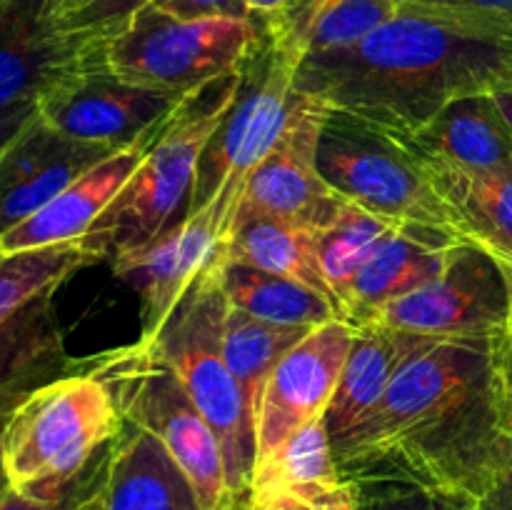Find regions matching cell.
Returning a JSON list of instances; mask_svg holds the SVG:
<instances>
[{
	"label": "cell",
	"mask_w": 512,
	"mask_h": 510,
	"mask_svg": "<svg viewBox=\"0 0 512 510\" xmlns=\"http://www.w3.org/2000/svg\"><path fill=\"white\" fill-rule=\"evenodd\" d=\"M498 340H440L333 445L343 483L408 480L470 510L512 470Z\"/></svg>",
	"instance_id": "1"
},
{
	"label": "cell",
	"mask_w": 512,
	"mask_h": 510,
	"mask_svg": "<svg viewBox=\"0 0 512 510\" xmlns=\"http://www.w3.org/2000/svg\"><path fill=\"white\" fill-rule=\"evenodd\" d=\"M295 88L413 135L453 100L512 90V35L398 10L358 43L305 58Z\"/></svg>",
	"instance_id": "2"
},
{
	"label": "cell",
	"mask_w": 512,
	"mask_h": 510,
	"mask_svg": "<svg viewBox=\"0 0 512 510\" xmlns=\"http://www.w3.org/2000/svg\"><path fill=\"white\" fill-rule=\"evenodd\" d=\"M240 68L185 95L165 120L133 178L80 238L95 263L128 258L188 215L198 160L238 93Z\"/></svg>",
	"instance_id": "3"
},
{
	"label": "cell",
	"mask_w": 512,
	"mask_h": 510,
	"mask_svg": "<svg viewBox=\"0 0 512 510\" xmlns=\"http://www.w3.org/2000/svg\"><path fill=\"white\" fill-rule=\"evenodd\" d=\"M123 430V415L108 385L90 373L65 375L30 395L8 415L5 468L18 493L60 500L98 468Z\"/></svg>",
	"instance_id": "4"
},
{
	"label": "cell",
	"mask_w": 512,
	"mask_h": 510,
	"mask_svg": "<svg viewBox=\"0 0 512 510\" xmlns=\"http://www.w3.org/2000/svg\"><path fill=\"white\" fill-rule=\"evenodd\" d=\"M220 260L195 278L160 333L145 345H150L183 380L185 390L208 420L223 450L225 475L235 505L240 510H250L255 420L223 355L228 300L220 288Z\"/></svg>",
	"instance_id": "5"
},
{
	"label": "cell",
	"mask_w": 512,
	"mask_h": 510,
	"mask_svg": "<svg viewBox=\"0 0 512 510\" xmlns=\"http://www.w3.org/2000/svg\"><path fill=\"white\" fill-rule=\"evenodd\" d=\"M88 370L108 385L125 423L148 430L163 443L205 510H240L230 495L223 450L213 428L178 373L150 345L135 340L90 355Z\"/></svg>",
	"instance_id": "6"
},
{
	"label": "cell",
	"mask_w": 512,
	"mask_h": 510,
	"mask_svg": "<svg viewBox=\"0 0 512 510\" xmlns=\"http://www.w3.org/2000/svg\"><path fill=\"white\" fill-rule=\"evenodd\" d=\"M263 20H180L145 5L103 38V65L150 90L185 95L238 70L263 43Z\"/></svg>",
	"instance_id": "7"
},
{
	"label": "cell",
	"mask_w": 512,
	"mask_h": 510,
	"mask_svg": "<svg viewBox=\"0 0 512 510\" xmlns=\"http://www.w3.org/2000/svg\"><path fill=\"white\" fill-rule=\"evenodd\" d=\"M318 170L340 198L368 213L398 225H428L455 233L428 165L380 125L343 110H325Z\"/></svg>",
	"instance_id": "8"
},
{
	"label": "cell",
	"mask_w": 512,
	"mask_h": 510,
	"mask_svg": "<svg viewBox=\"0 0 512 510\" xmlns=\"http://www.w3.org/2000/svg\"><path fill=\"white\" fill-rule=\"evenodd\" d=\"M295 75L298 63L265 35L240 68L238 93L200 155L188 213L205 208L225 185L245 188L250 170L278 143L300 103L303 93L295 88Z\"/></svg>",
	"instance_id": "9"
},
{
	"label": "cell",
	"mask_w": 512,
	"mask_h": 510,
	"mask_svg": "<svg viewBox=\"0 0 512 510\" xmlns=\"http://www.w3.org/2000/svg\"><path fill=\"white\" fill-rule=\"evenodd\" d=\"M510 288L488 250L460 243L443 273L405 298L385 305L370 323L410 330L435 340H503Z\"/></svg>",
	"instance_id": "10"
},
{
	"label": "cell",
	"mask_w": 512,
	"mask_h": 510,
	"mask_svg": "<svg viewBox=\"0 0 512 510\" xmlns=\"http://www.w3.org/2000/svg\"><path fill=\"white\" fill-rule=\"evenodd\" d=\"M240 200L220 193L155 240L113 263L115 275L140 295V338L150 343L203 270L225 255Z\"/></svg>",
	"instance_id": "11"
},
{
	"label": "cell",
	"mask_w": 512,
	"mask_h": 510,
	"mask_svg": "<svg viewBox=\"0 0 512 510\" xmlns=\"http://www.w3.org/2000/svg\"><path fill=\"white\" fill-rule=\"evenodd\" d=\"M325 110L320 100L300 95L278 143L250 170L233 228L240 220L275 218L318 230L340 213L345 198L325 183L318 170Z\"/></svg>",
	"instance_id": "12"
},
{
	"label": "cell",
	"mask_w": 512,
	"mask_h": 510,
	"mask_svg": "<svg viewBox=\"0 0 512 510\" xmlns=\"http://www.w3.org/2000/svg\"><path fill=\"white\" fill-rule=\"evenodd\" d=\"M103 53V35L70 30L55 0H0V113L33 105Z\"/></svg>",
	"instance_id": "13"
},
{
	"label": "cell",
	"mask_w": 512,
	"mask_h": 510,
	"mask_svg": "<svg viewBox=\"0 0 512 510\" xmlns=\"http://www.w3.org/2000/svg\"><path fill=\"white\" fill-rule=\"evenodd\" d=\"M183 98L133 85L95 63L70 75L38 100V115L58 133L85 143L125 148L158 128L178 110Z\"/></svg>",
	"instance_id": "14"
},
{
	"label": "cell",
	"mask_w": 512,
	"mask_h": 510,
	"mask_svg": "<svg viewBox=\"0 0 512 510\" xmlns=\"http://www.w3.org/2000/svg\"><path fill=\"white\" fill-rule=\"evenodd\" d=\"M355 328L335 318L310 330L270 373L255 413V463L278 450L310 420L325 415Z\"/></svg>",
	"instance_id": "15"
},
{
	"label": "cell",
	"mask_w": 512,
	"mask_h": 510,
	"mask_svg": "<svg viewBox=\"0 0 512 510\" xmlns=\"http://www.w3.org/2000/svg\"><path fill=\"white\" fill-rule=\"evenodd\" d=\"M115 150L120 148L58 133L35 113L0 153V235L38 213Z\"/></svg>",
	"instance_id": "16"
},
{
	"label": "cell",
	"mask_w": 512,
	"mask_h": 510,
	"mask_svg": "<svg viewBox=\"0 0 512 510\" xmlns=\"http://www.w3.org/2000/svg\"><path fill=\"white\" fill-rule=\"evenodd\" d=\"M163 125L165 123H160L158 128L140 135L135 143L125 145V148L115 150L113 155L100 160L88 173L73 180L63 193L55 195L48 205H43L38 213L0 235V253H20V250L73 243V240L83 238L85 230L95 223V218L113 203L115 195L133 178L138 165L143 163L148 150L158 140Z\"/></svg>",
	"instance_id": "17"
},
{
	"label": "cell",
	"mask_w": 512,
	"mask_h": 510,
	"mask_svg": "<svg viewBox=\"0 0 512 510\" xmlns=\"http://www.w3.org/2000/svg\"><path fill=\"white\" fill-rule=\"evenodd\" d=\"M55 290L38 295L0 323V415L45 385L83 373L88 358H70L53 300Z\"/></svg>",
	"instance_id": "18"
},
{
	"label": "cell",
	"mask_w": 512,
	"mask_h": 510,
	"mask_svg": "<svg viewBox=\"0 0 512 510\" xmlns=\"http://www.w3.org/2000/svg\"><path fill=\"white\" fill-rule=\"evenodd\" d=\"M465 243L450 230L428 225H400L373 258L363 265L350 288L345 323H370L385 305L405 298L443 273L455 245Z\"/></svg>",
	"instance_id": "19"
},
{
	"label": "cell",
	"mask_w": 512,
	"mask_h": 510,
	"mask_svg": "<svg viewBox=\"0 0 512 510\" xmlns=\"http://www.w3.org/2000/svg\"><path fill=\"white\" fill-rule=\"evenodd\" d=\"M435 343L440 340L383 323L358 325L335 393L323 415L330 443L335 445L345 433H350L360 418L383 398L395 375Z\"/></svg>",
	"instance_id": "20"
},
{
	"label": "cell",
	"mask_w": 512,
	"mask_h": 510,
	"mask_svg": "<svg viewBox=\"0 0 512 510\" xmlns=\"http://www.w3.org/2000/svg\"><path fill=\"white\" fill-rule=\"evenodd\" d=\"M398 138L425 163L463 170L512 165V128L498 108L495 95L453 100L418 133Z\"/></svg>",
	"instance_id": "21"
},
{
	"label": "cell",
	"mask_w": 512,
	"mask_h": 510,
	"mask_svg": "<svg viewBox=\"0 0 512 510\" xmlns=\"http://www.w3.org/2000/svg\"><path fill=\"white\" fill-rule=\"evenodd\" d=\"M103 510H205L168 450L148 430L125 423L110 450Z\"/></svg>",
	"instance_id": "22"
},
{
	"label": "cell",
	"mask_w": 512,
	"mask_h": 510,
	"mask_svg": "<svg viewBox=\"0 0 512 510\" xmlns=\"http://www.w3.org/2000/svg\"><path fill=\"white\" fill-rule=\"evenodd\" d=\"M395 13V0H285L260 20L270 43L300 65L315 53L358 43Z\"/></svg>",
	"instance_id": "23"
},
{
	"label": "cell",
	"mask_w": 512,
	"mask_h": 510,
	"mask_svg": "<svg viewBox=\"0 0 512 510\" xmlns=\"http://www.w3.org/2000/svg\"><path fill=\"white\" fill-rule=\"evenodd\" d=\"M425 165L455 233L488 250L498 263H512V165L495 170Z\"/></svg>",
	"instance_id": "24"
},
{
	"label": "cell",
	"mask_w": 512,
	"mask_h": 510,
	"mask_svg": "<svg viewBox=\"0 0 512 510\" xmlns=\"http://www.w3.org/2000/svg\"><path fill=\"white\" fill-rule=\"evenodd\" d=\"M218 278L230 308L245 310L268 323L318 328L340 318L333 300L320 295L318 290L255 265L220 260Z\"/></svg>",
	"instance_id": "25"
},
{
	"label": "cell",
	"mask_w": 512,
	"mask_h": 510,
	"mask_svg": "<svg viewBox=\"0 0 512 510\" xmlns=\"http://www.w3.org/2000/svg\"><path fill=\"white\" fill-rule=\"evenodd\" d=\"M223 260L248 263L260 270H268V273L298 280L333 300V305L338 308V300L320 268L315 230L305 228V225L275 218L240 220L230 233Z\"/></svg>",
	"instance_id": "26"
},
{
	"label": "cell",
	"mask_w": 512,
	"mask_h": 510,
	"mask_svg": "<svg viewBox=\"0 0 512 510\" xmlns=\"http://www.w3.org/2000/svg\"><path fill=\"white\" fill-rule=\"evenodd\" d=\"M343 485L325 420H310L278 450L255 463L250 500L270 493L318 495Z\"/></svg>",
	"instance_id": "27"
},
{
	"label": "cell",
	"mask_w": 512,
	"mask_h": 510,
	"mask_svg": "<svg viewBox=\"0 0 512 510\" xmlns=\"http://www.w3.org/2000/svg\"><path fill=\"white\" fill-rule=\"evenodd\" d=\"M313 328L298 325H278L260 320L245 310H225L223 325V355L230 373L243 390L250 415L258 413L260 395L275 365L305 338Z\"/></svg>",
	"instance_id": "28"
},
{
	"label": "cell",
	"mask_w": 512,
	"mask_h": 510,
	"mask_svg": "<svg viewBox=\"0 0 512 510\" xmlns=\"http://www.w3.org/2000/svg\"><path fill=\"white\" fill-rule=\"evenodd\" d=\"M398 228V223H390V220L368 213L360 205L345 200L340 213L328 225L315 230L320 268H323L325 280H328L330 290L338 300L343 320L355 278L363 270V265L373 258L375 250Z\"/></svg>",
	"instance_id": "29"
},
{
	"label": "cell",
	"mask_w": 512,
	"mask_h": 510,
	"mask_svg": "<svg viewBox=\"0 0 512 510\" xmlns=\"http://www.w3.org/2000/svg\"><path fill=\"white\" fill-rule=\"evenodd\" d=\"M93 263L95 258L80 240L8 255L0 253V323L38 295L58 290L70 275Z\"/></svg>",
	"instance_id": "30"
},
{
	"label": "cell",
	"mask_w": 512,
	"mask_h": 510,
	"mask_svg": "<svg viewBox=\"0 0 512 510\" xmlns=\"http://www.w3.org/2000/svg\"><path fill=\"white\" fill-rule=\"evenodd\" d=\"M353 490L358 510H465L455 500L443 498L423 485L408 480H355L348 483Z\"/></svg>",
	"instance_id": "31"
},
{
	"label": "cell",
	"mask_w": 512,
	"mask_h": 510,
	"mask_svg": "<svg viewBox=\"0 0 512 510\" xmlns=\"http://www.w3.org/2000/svg\"><path fill=\"white\" fill-rule=\"evenodd\" d=\"M395 8L512 35V0H395Z\"/></svg>",
	"instance_id": "32"
},
{
	"label": "cell",
	"mask_w": 512,
	"mask_h": 510,
	"mask_svg": "<svg viewBox=\"0 0 512 510\" xmlns=\"http://www.w3.org/2000/svg\"><path fill=\"white\" fill-rule=\"evenodd\" d=\"M150 0H85L73 15L63 20L70 30H88V33L110 35L123 28L140 8H145Z\"/></svg>",
	"instance_id": "33"
},
{
	"label": "cell",
	"mask_w": 512,
	"mask_h": 510,
	"mask_svg": "<svg viewBox=\"0 0 512 510\" xmlns=\"http://www.w3.org/2000/svg\"><path fill=\"white\" fill-rule=\"evenodd\" d=\"M250 510H358L348 483L318 495L270 493L250 500Z\"/></svg>",
	"instance_id": "34"
},
{
	"label": "cell",
	"mask_w": 512,
	"mask_h": 510,
	"mask_svg": "<svg viewBox=\"0 0 512 510\" xmlns=\"http://www.w3.org/2000/svg\"><path fill=\"white\" fill-rule=\"evenodd\" d=\"M110 450H113V443L108 445V450L103 453V458H100L98 468L93 470V475H90V478L85 480L75 493L65 495V498L60 500H38V498H30V495L18 493V490L13 488L3 500H0V510H75L83 500H88L90 495L105 483V478H108Z\"/></svg>",
	"instance_id": "35"
},
{
	"label": "cell",
	"mask_w": 512,
	"mask_h": 510,
	"mask_svg": "<svg viewBox=\"0 0 512 510\" xmlns=\"http://www.w3.org/2000/svg\"><path fill=\"white\" fill-rule=\"evenodd\" d=\"M148 5L163 10L180 20H208V18H258L245 0H150Z\"/></svg>",
	"instance_id": "36"
},
{
	"label": "cell",
	"mask_w": 512,
	"mask_h": 510,
	"mask_svg": "<svg viewBox=\"0 0 512 510\" xmlns=\"http://www.w3.org/2000/svg\"><path fill=\"white\" fill-rule=\"evenodd\" d=\"M35 113H38V103L20 105V108L0 113V153H3V150L10 145V140H13L15 135H18L20 130L33 120Z\"/></svg>",
	"instance_id": "37"
},
{
	"label": "cell",
	"mask_w": 512,
	"mask_h": 510,
	"mask_svg": "<svg viewBox=\"0 0 512 510\" xmlns=\"http://www.w3.org/2000/svg\"><path fill=\"white\" fill-rule=\"evenodd\" d=\"M503 268L505 278H508V288H510V313H508V325H505L503 340H500V373H503L505 388H508L510 398H512V263H500Z\"/></svg>",
	"instance_id": "38"
},
{
	"label": "cell",
	"mask_w": 512,
	"mask_h": 510,
	"mask_svg": "<svg viewBox=\"0 0 512 510\" xmlns=\"http://www.w3.org/2000/svg\"><path fill=\"white\" fill-rule=\"evenodd\" d=\"M470 510H512V470L488 498H483Z\"/></svg>",
	"instance_id": "39"
},
{
	"label": "cell",
	"mask_w": 512,
	"mask_h": 510,
	"mask_svg": "<svg viewBox=\"0 0 512 510\" xmlns=\"http://www.w3.org/2000/svg\"><path fill=\"white\" fill-rule=\"evenodd\" d=\"M5 423H8V415H0V500L13 490V483H10L8 468H5V453H3V435H5Z\"/></svg>",
	"instance_id": "40"
},
{
	"label": "cell",
	"mask_w": 512,
	"mask_h": 510,
	"mask_svg": "<svg viewBox=\"0 0 512 510\" xmlns=\"http://www.w3.org/2000/svg\"><path fill=\"white\" fill-rule=\"evenodd\" d=\"M245 3H248V8L253 10V15L265 18V15L275 13V10H278L285 0H245Z\"/></svg>",
	"instance_id": "41"
},
{
	"label": "cell",
	"mask_w": 512,
	"mask_h": 510,
	"mask_svg": "<svg viewBox=\"0 0 512 510\" xmlns=\"http://www.w3.org/2000/svg\"><path fill=\"white\" fill-rule=\"evenodd\" d=\"M103 488H105V483L100 485V488L95 490L88 500H83V503H80L75 510H103Z\"/></svg>",
	"instance_id": "42"
},
{
	"label": "cell",
	"mask_w": 512,
	"mask_h": 510,
	"mask_svg": "<svg viewBox=\"0 0 512 510\" xmlns=\"http://www.w3.org/2000/svg\"><path fill=\"white\" fill-rule=\"evenodd\" d=\"M495 100H498V108L503 110L505 120H508L510 128H512V90H505V93H498V95H495Z\"/></svg>",
	"instance_id": "43"
}]
</instances>
